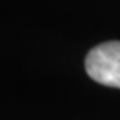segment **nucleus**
<instances>
[{"label": "nucleus", "mask_w": 120, "mask_h": 120, "mask_svg": "<svg viewBox=\"0 0 120 120\" xmlns=\"http://www.w3.org/2000/svg\"><path fill=\"white\" fill-rule=\"evenodd\" d=\"M85 70L95 82L120 88V42H105L94 47L85 58Z\"/></svg>", "instance_id": "f257e3e1"}]
</instances>
